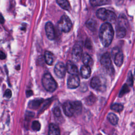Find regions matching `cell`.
I'll return each instance as SVG.
<instances>
[{
	"instance_id": "6da1fadb",
	"label": "cell",
	"mask_w": 135,
	"mask_h": 135,
	"mask_svg": "<svg viewBox=\"0 0 135 135\" xmlns=\"http://www.w3.org/2000/svg\"><path fill=\"white\" fill-rule=\"evenodd\" d=\"M114 36V31L110 23L103 24L100 28L99 37L102 45L108 47L111 44Z\"/></svg>"
},
{
	"instance_id": "7a4b0ae2",
	"label": "cell",
	"mask_w": 135,
	"mask_h": 135,
	"mask_svg": "<svg viewBox=\"0 0 135 135\" xmlns=\"http://www.w3.org/2000/svg\"><path fill=\"white\" fill-rule=\"evenodd\" d=\"M97 16L103 20L108 22L109 23H114L116 21V15L111 11L107 10L104 8H101L97 10Z\"/></svg>"
},
{
	"instance_id": "3957f363",
	"label": "cell",
	"mask_w": 135,
	"mask_h": 135,
	"mask_svg": "<svg viewBox=\"0 0 135 135\" xmlns=\"http://www.w3.org/2000/svg\"><path fill=\"white\" fill-rule=\"evenodd\" d=\"M42 83L44 88L49 92H52L57 88L56 81L49 73H46L43 75L42 79Z\"/></svg>"
},
{
	"instance_id": "277c9868",
	"label": "cell",
	"mask_w": 135,
	"mask_h": 135,
	"mask_svg": "<svg viewBox=\"0 0 135 135\" xmlns=\"http://www.w3.org/2000/svg\"><path fill=\"white\" fill-rule=\"evenodd\" d=\"M57 26L59 30L63 32L67 33L69 32L72 26L71 20L66 15H63L58 22Z\"/></svg>"
},
{
	"instance_id": "5b68a950",
	"label": "cell",
	"mask_w": 135,
	"mask_h": 135,
	"mask_svg": "<svg viewBox=\"0 0 135 135\" xmlns=\"http://www.w3.org/2000/svg\"><path fill=\"white\" fill-rule=\"evenodd\" d=\"M100 63L105 68L108 73L112 74L113 73L114 69L111 63L110 55L108 52H106L102 55L100 59Z\"/></svg>"
},
{
	"instance_id": "8992f818",
	"label": "cell",
	"mask_w": 135,
	"mask_h": 135,
	"mask_svg": "<svg viewBox=\"0 0 135 135\" xmlns=\"http://www.w3.org/2000/svg\"><path fill=\"white\" fill-rule=\"evenodd\" d=\"M82 52L83 50L81 44L80 43H76L73 46L72 52L73 60L75 62L79 61L82 56Z\"/></svg>"
},
{
	"instance_id": "52a82bcc",
	"label": "cell",
	"mask_w": 135,
	"mask_h": 135,
	"mask_svg": "<svg viewBox=\"0 0 135 135\" xmlns=\"http://www.w3.org/2000/svg\"><path fill=\"white\" fill-rule=\"evenodd\" d=\"M112 55L115 64L118 66H120L122 64L123 56L122 52L118 48H114L112 51Z\"/></svg>"
},
{
	"instance_id": "ba28073f",
	"label": "cell",
	"mask_w": 135,
	"mask_h": 135,
	"mask_svg": "<svg viewBox=\"0 0 135 135\" xmlns=\"http://www.w3.org/2000/svg\"><path fill=\"white\" fill-rule=\"evenodd\" d=\"M55 75L59 78H63L64 77L66 71V68L62 62H58L54 67V70Z\"/></svg>"
},
{
	"instance_id": "9c48e42d",
	"label": "cell",
	"mask_w": 135,
	"mask_h": 135,
	"mask_svg": "<svg viewBox=\"0 0 135 135\" xmlns=\"http://www.w3.org/2000/svg\"><path fill=\"white\" fill-rule=\"evenodd\" d=\"M80 84V79L77 75H71L68 79L67 85L70 89H75Z\"/></svg>"
},
{
	"instance_id": "30bf717a",
	"label": "cell",
	"mask_w": 135,
	"mask_h": 135,
	"mask_svg": "<svg viewBox=\"0 0 135 135\" xmlns=\"http://www.w3.org/2000/svg\"><path fill=\"white\" fill-rule=\"evenodd\" d=\"M63 109L65 114L69 117H71L74 114V110L72 102H65L63 105Z\"/></svg>"
},
{
	"instance_id": "8fae6325",
	"label": "cell",
	"mask_w": 135,
	"mask_h": 135,
	"mask_svg": "<svg viewBox=\"0 0 135 135\" xmlns=\"http://www.w3.org/2000/svg\"><path fill=\"white\" fill-rule=\"evenodd\" d=\"M45 30L47 38L50 40H54L55 37V31L54 26L51 22H48L46 23Z\"/></svg>"
},
{
	"instance_id": "7c38bea8",
	"label": "cell",
	"mask_w": 135,
	"mask_h": 135,
	"mask_svg": "<svg viewBox=\"0 0 135 135\" xmlns=\"http://www.w3.org/2000/svg\"><path fill=\"white\" fill-rule=\"evenodd\" d=\"M66 70L71 75H77L79 73L77 66L71 61H69L66 64Z\"/></svg>"
},
{
	"instance_id": "4fadbf2b",
	"label": "cell",
	"mask_w": 135,
	"mask_h": 135,
	"mask_svg": "<svg viewBox=\"0 0 135 135\" xmlns=\"http://www.w3.org/2000/svg\"><path fill=\"white\" fill-rule=\"evenodd\" d=\"M91 86L95 90H100L102 86L101 79L98 76H94L92 78L90 82Z\"/></svg>"
},
{
	"instance_id": "5bb4252c",
	"label": "cell",
	"mask_w": 135,
	"mask_h": 135,
	"mask_svg": "<svg viewBox=\"0 0 135 135\" xmlns=\"http://www.w3.org/2000/svg\"><path fill=\"white\" fill-rule=\"evenodd\" d=\"M48 135H60V131L59 127L54 123L49 125Z\"/></svg>"
},
{
	"instance_id": "9a60e30c",
	"label": "cell",
	"mask_w": 135,
	"mask_h": 135,
	"mask_svg": "<svg viewBox=\"0 0 135 135\" xmlns=\"http://www.w3.org/2000/svg\"><path fill=\"white\" fill-rule=\"evenodd\" d=\"M80 72L81 74L82 78L84 79H88L90 77L91 74V69L90 67L86 66V65H83L80 69Z\"/></svg>"
},
{
	"instance_id": "2e32d148",
	"label": "cell",
	"mask_w": 135,
	"mask_h": 135,
	"mask_svg": "<svg viewBox=\"0 0 135 135\" xmlns=\"http://www.w3.org/2000/svg\"><path fill=\"white\" fill-rule=\"evenodd\" d=\"M43 101V99H35L30 101L28 104V107L32 109H37L42 103Z\"/></svg>"
},
{
	"instance_id": "e0dca14e",
	"label": "cell",
	"mask_w": 135,
	"mask_h": 135,
	"mask_svg": "<svg viewBox=\"0 0 135 135\" xmlns=\"http://www.w3.org/2000/svg\"><path fill=\"white\" fill-rule=\"evenodd\" d=\"M44 60L45 62L47 64L49 65H51L54 62V55L53 54L49 52V51H45L44 53Z\"/></svg>"
},
{
	"instance_id": "ac0fdd59",
	"label": "cell",
	"mask_w": 135,
	"mask_h": 135,
	"mask_svg": "<svg viewBox=\"0 0 135 135\" xmlns=\"http://www.w3.org/2000/svg\"><path fill=\"white\" fill-rule=\"evenodd\" d=\"M82 61L84 65L90 67L93 64V60L91 57L87 53L83 54L82 56Z\"/></svg>"
},
{
	"instance_id": "d6986e66",
	"label": "cell",
	"mask_w": 135,
	"mask_h": 135,
	"mask_svg": "<svg viewBox=\"0 0 135 135\" xmlns=\"http://www.w3.org/2000/svg\"><path fill=\"white\" fill-rule=\"evenodd\" d=\"M126 34V29L124 26H119L116 29V35L118 38H123Z\"/></svg>"
},
{
	"instance_id": "ffe728a7",
	"label": "cell",
	"mask_w": 135,
	"mask_h": 135,
	"mask_svg": "<svg viewBox=\"0 0 135 135\" xmlns=\"http://www.w3.org/2000/svg\"><path fill=\"white\" fill-rule=\"evenodd\" d=\"M56 2L62 8L66 11L70 9V5L68 0H56Z\"/></svg>"
},
{
	"instance_id": "44dd1931",
	"label": "cell",
	"mask_w": 135,
	"mask_h": 135,
	"mask_svg": "<svg viewBox=\"0 0 135 135\" xmlns=\"http://www.w3.org/2000/svg\"><path fill=\"white\" fill-rule=\"evenodd\" d=\"M91 4L93 6H101L110 3L111 0H90Z\"/></svg>"
},
{
	"instance_id": "7402d4cb",
	"label": "cell",
	"mask_w": 135,
	"mask_h": 135,
	"mask_svg": "<svg viewBox=\"0 0 135 135\" xmlns=\"http://www.w3.org/2000/svg\"><path fill=\"white\" fill-rule=\"evenodd\" d=\"M73 108L74 110V114H79L82 111V104L80 101L72 102Z\"/></svg>"
},
{
	"instance_id": "603a6c76",
	"label": "cell",
	"mask_w": 135,
	"mask_h": 135,
	"mask_svg": "<svg viewBox=\"0 0 135 135\" xmlns=\"http://www.w3.org/2000/svg\"><path fill=\"white\" fill-rule=\"evenodd\" d=\"M86 26L89 30L94 31L96 29L97 22L93 19H89L86 22Z\"/></svg>"
},
{
	"instance_id": "cb8c5ba5",
	"label": "cell",
	"mask_w": 135,
	"mask_h": 135,
	"mask_svg": "<svg viewBox=\"0 0 135 135\" xmlns=\"http://www.w3.org/2000/svg\"><path fill=\"white\" fill-rule=\"evenodd\" d=\"M108 119L109 121L113 125H116L118 122V117L114 113H110L108 115Z\"/></svg>"
},
{
	"instance_id": "d4e9b609",
	"label": "cell",
	"mask_w": 135,
	"mask_h": 135,
	"mask_svg": "<svg viewBox=\"0 0 135 135\" xmlns=\"http://www.w3.org/2000/svg\"><path fill=\"white\" fill-rule=\"evenodd\" d=\"M111 109L114 111L119 112H121V111H122V110L123 109V107L121 104L114 103L111 105Z\"/></svg>"
},
{
	"instance_id": "484cf974",
	"label": "cell",
	"mask_w": 135,
	"mask_h": 135,
	"mask_svg": "<svg viewBox=\"0 0 135 135\" xmlns=\"http://www.w3.org/2000/svg\"><path fill=\"white\" fill-rule=\"evenodd\" d=\"M31 128L33 130L35 131H38L41 129V124L38 121H36V120L34 121L32 123Z\"/></svg>"
},
{
	"instance_id": "4316f807",
	"label": "cell",
	"mask_w": 135,
	"mask_h": 135,
	"mask_svg": "<svg viewBox=\"0 0 135 135\" xmlns=\"http://www.w3.org/2000/svg\"><path fill=\"white\" fill-rule=\"evenodd\" d=\"M95 101V97H94L93 95H89V97H88L87 98H86L85 103L88 105H90L93 104Z\"/></svg>"
},
{
	"instance_id": "83f0119b",
	"label": "cell",
	"mask_w": 135,
	"mask_h": 135,
	"mask_svg": "<svg viewBox=\"0 0 135 135\" xmlns=\"http://www.w3.org/2000/svg\"><path fill=\"white\" fill-rule=\"evenodd\" d=\"M129 91V87L128 85L127 84H124L123 87L121 89V91L119 93V97H122V96H123L126 93H128Z\"/></svg>"
},
{
	"instance_id": "f1b7e54d",
	"label": "cell",
	"mask_w": 135,
	"mask_h": 135,
	"mask_svg": "<svg viewBox=\"0 0 135 135\" xmlns=\"http://www.w3.org/2000/svg\"><path fill=\"white\" fill-rule=\"evenodd\" d=\"M127 82L128 83V85L130 86H132V85H133V76H132L131 72H130L129 73H128Z\"/></svg>"
},
{
	"instance_id": "f546056e",
	"label": "cell",
	"mask_w": 135,
	"mask_h": 135,
	"mask_svg": "<svg viewBox=\"0 0 135 135\" xmlns=\"http://www.w3.org/2000/svg\"><path fill=\"white\" fill-rule=\"evenodd\" d=\"M53 112L54 115L56 117H60L61 115V112L60 109L58 107L54 108L53 110Z\"/></svg>"
},
{
	"instance_id": "4dcf8cb0",
	"label": "cell",
	"mask_w": 135,
	"mask_h": 135,
	"mask_svg": "<svg viewBox=\"0 0 135 135\" xmlns=\"http://www.w3.org/2000/svg\"><path fill=\"white\" fill-rule=\"evenodd\" d=\"M4 96L6 98H10L12 97V91L9 89H7L4 94Z\"/></svg>"
},
{
	"instance_id": "1f68e13d",
	"label": "cell",
	"mask_w": 135,
	"mask_h": 135,
	"mask_svg": "<svg viewBox=\"0 0 135 135\" xmlns=\"http://www.w3.org/2000/svg\"><path fill=\"white\" fill-rule=\"evenodd\" d=\"M6 58V55L2 51H0V59L1 60H4Z\"/></svg>"
},
{
	"instance_id": "d6a6232c",
	"label": "cell",
	"mask_w": 135,
	"mask_h": 135,
	"mask_svg": "<svg viewBox=\"0 0 135 135\" xmlns=\"http://www.w3.org/2000/svg\"><path fill=\"white\" fill-rule=\"evenodd\" d=\"M33 94V91H31V90H28V91H26V95H27V97L32 95Z\"/></svg>"
},
{
	"instance_id": "836d02e7",
	"label": "cell",
	"mask_w": 135,
	"mask_h": 135,
	"mask_svg": "<svg viewBox=\"0 0 135 135\" xmlns=\"http://www.w3.org/2000/svg\"><path fill=\"white\" fill-rule=\"evenodd\" d=\"M4 18L3 17V16L0 14V23L1 24H3L4 22Z\"/></svg>"
},
{
	"instance_id": "e575fe53",
	"label": "cell",
	"mask_w": 135,
	"mask_h": 135,
	"mask_svg": "<svg viewBox=\"0 0 135 135\" xmlns=\"http://www.w3.org/2000/svg\"><path fill=\"white\" fill-rule=\"evenodd\" d=\"M134 79H135V70H134Z\"/></svg>"
},
{
	"instance_id": "d590c367",
	"label": "cell",
	"mask_w": 135,
	"mask_h": 135,
	"mask_svg": "<svg viewBox=\"0 0 135 135\" xmlns=\"http://www.w3.org/2000/svg\"><path fill=\"white\" fill-rule=\"evenodd\" d=\"M98 135H101V134H98Z\"/></svg>"
}]
</instances>
